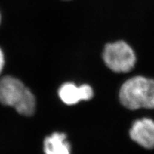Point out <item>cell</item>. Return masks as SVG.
I'll return each mask as SVG.
<instances>
[{
    "mask_svg": "<svg viewBox=\"0 0 154 154\" xmlns=\"http://www.w3.org/2000/svg\"><path fill=\"white\" fill-rule=\"evenodd\" d=\"M130 137L146 149H154V121L142 118L135 121L129 131Z\"/></svg>",
    "mask_w": 154,
    "mask_h": 154,
    "instance_id": "obj_4",
    "label": "cell"
},
{
    "mask_svg": "<svg viewBox=\"0 0 154 154\" xmlns=\"http://www.w3.org/2000/svg\"><path fill=\"white\" fill-rule=\"evenodd\" d=\"M59 98L65 104L72 106L81 101H88L94 96V90L91 86L83 84L77 86L74 83L63 84L59 89Z\"/></svg>",
    "mask_w": 154,
    "mask_h": 154,
    "instance_id": "obj_5",
    "label": "cell"
},
{
    "mask_svg": "<svg viewBox=\"0 0 154 154\" xmlns=\"http://www.w3.org/2000/svg\"><path fill=\"white\" fill-rule=\"evenodd\" d=\"M2 13L0 11V25L2 24Z\"/></svg>",
    "mask_w": 154,
    "mask_h": 154,
    "instance_id": "obj_9",
    "label": "cell"
},
{
    "mask_svg": "<svg viewBox=\"0 0 154 154\" xmlns=\"http://www.w3.org/2000/svg\"><path fill=\"white\" fill-rule=\"evenodd\" d=\"M119 101L130 110L154 109V79L142 76L128 79L120 88Z\"/></svg>",
    "mask_w": 154,
    "mask_h": 154,
    "instance_id": "obj_1",
    "label": "cell"
},
{
    "mask_svg": "<svg viewBox=\"0 0 154 154\" xmlns=\"http://www.w3.org/2000/svg\"><path fill=\"white\" fill-rule=\"evenodd\" d=\"M5 63V57L3 50L0 47V74L2 72Z\"/></svg>",
    "mask_w": 154,
    "mask_h": 154,
    "instance_id": "obj_8",
    "label": "cell"
},
{
    "mask_svg": "<svg viewBox=\"0 0 154 154\" xmlns=\"http://www.w3.org/2000/svg\"><path fill=\"white\" fill-rule=\"evenodd\" d=\"M65 1H69V0H65Z\"/></svg>",
    "mask_w": 154,
    "mask_h": 154,
    "instance_id": "obj_10",
    "label": "cell"
},
{
    "mask_svg": "<svg viewBox=\"0 0 154 154\" xmlns=\"http://www.w3.org/2000/svg\"><path fill=\"white\" fill-rule=\"evenodd\" d=\"M103 60L112 72L127 73L135 66L136 56L129 44L119 40L106 44L103 51Z\"/></svg>",
    "mask_w": 154,
    "mask_h": 154,
    "instance_id": "obj_2",
    "label": "cell"
},
{
    "mask_svg": "<svg viewBox=\"0 0 154 154\" xmlns=\"http://www.w3.org/2000/svg\"><path fill=\"white\" fill-rule=\"evenodd\" d=\"M26 87L18 79L7 76L0 79V103L14 107L22 99Z\"/></svg>",
    "mask_w": 154,
    "mask_h": 154,
    "instance_id": "obj_3",
    "label": "cell"
},
{
    "mask_svg": "<svg viewBox=\"0 0 154 154\" xmlns=\"http://www.w3.org/2000/svg\"><path fill=\"white\" fill-rule=\"evenodd\" d=\"M45 154H71L70 144L63 133H54L45 138L44 141Z\"/></svg>",
    "mask_w": 154,
    "mask_h": 154,
    "instance_id": "obj_6",
    "label": "cell"
},
{
    "mask_svg": "<svg viewBox=\"0 0 154 154\" xmlns=\"http://www.w3.org/2000/svg\"><path fill=\"white\" fill-rule=\"evenodd\" d=\"M14 108L17 112L22 115L29 116L34 114L36 108V99L34 94L28 88H26L22 99Z\"/></svg>",
    "mask_w": 154,
    "mask_h": 154,
    "instance_id": "obj_7",
    "label": "cell"
}]
</instances>
